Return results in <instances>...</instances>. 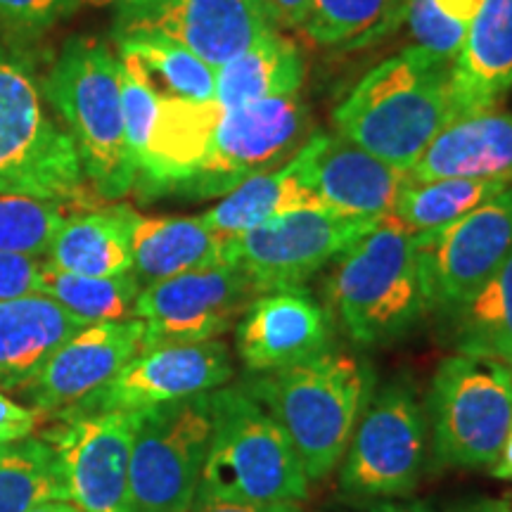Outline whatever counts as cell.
I'll return each mask as SVG.
<instances>
[{
    "label": "cell",
    "mask_w": 512,
    "mask_h": 512,
    "mask_svg": "<svg viewBox=\"0 0 512 512\" xmlns=\"http://www.w3.org/2000/svg\"><path fill=\"white\" fill-rule=\"evenodd\" d=\"M453 62L408 46L363 76L337 105L332 121L339 136L408 174L451 121Z\"/></svg>",
    "instance_id": "cell-1"
},
{
    "label": "cell",
    "mask_w": 512,
    "mask_h": 512,
    "mask_svg": "<svg viewBox=\"0 0 512 512\" xmlns=\"http://www.w3.org/2000/svg\"><path fill=\"white\" fill-rule=\"evenodd\" d=\"M375 375L363 358L339 349L254 377L245 384L290 437L309 482L328 477L373 399Z\"/></svg>",
    "instance_id": "cell-2"
},
{
    "label": "cell",
    "mask_w": 512,
    "mask_h": 512,
    "mask_svg": "<svg viewBox=\"0 0 512 512\" xmlns=\"http://www.w3.org/2000/svg\"><path fill=\"white\" fill-rule=\"evenodd\" d=\"M328 299L332 318L361 347L411 332L432 309L413 230L394 214L380 219L335 259Z\"/></svg>",
    "instance_id": "cell-3"
},
{
    "label": "cell",
    "mask_w": 512,
    "mask_h": 512,
    "mask_svg": "<svg viewBox=\"0 0 512 512\" xmlns=\"http://www.w3.org/2000/svg\"><path fill=\"white\" fill-rule=\"evenodd\" d=\"M43 95L67 124L95 195L119 200L136 188L121 105V62L107 43L91 36L72 38L57 55Z\"/></svg>",
    "instance_id": "cell-4"
},
{
    "label": "cell",
    "mask_w": 512,
    "mask_h": 512,
    "mask_svg": "<svg viewBox=\"0 0 512 512\" xmlns=\"http://www.w3.org/2000/svg\"><path fill=\"white\" fill-rule=\"evenodd\" d=\"M214 432L195 501L299 503L309 479L280 422L245 384L211 392Z\"/></svg>",
    "instance_id": "cell-5"
},
{
    "label": "cell",
    "mask_w": 512,
    "mask_h": 512,
    "mask_svg": "<svg viewBox=\"0 0 512 512\" xmlns=\"http://www.w3.org/2000/svg\"><path fill=\"white\" fill-rule=\"evenodd\" d=\"M0 192L88 204L76 145L43 105V93L19 57L0 48Z\"/></svg>",
    "instance_id": "cell-6"
},
{
    "label": "cell",
    "mask_w": 512,
    "mask_h": 512,
    "mask_svg": "<svg viewBox=\"0 0 512 512\" xmlns=\"http://www.w3.org/2000/svg\"><path fill=\"white\" fill-rule=\"evenodd\" d=\"M425 415L439 465H491L512 422V368L486 356L444 358L432 377Z\"/></svg>",
    "instance_id": "cell-7"
},
{
    "label": "cell",
    "mask_w": 512,
    "mask_h": 512,
    "mask_svg": "<svg viewBox=\"0 0 512 512\" xmlns=\"http://www.w3.org/2000/svg\"><path fill=\"white\" fill-rule=\"evenodd\" d=\"M211 432V392L138 411L128 470L136 512H190Z\"/></svg>",
    "instance_id": "cell-8"
},
{
    "label": "cell",
    "mask_w": 512,
    "mask_h": 512,
    "mask_svg": "<svg viewBox=\"0 0 512 512\" xmlns=\"http://www.w3.org/2000/svg\"><path fill=\"white\" fill-rule=\"evenodd\" d=\"M377 223L323 207L294 209L245 233L223 235V264L240 266L256 294L302 287Z\"/></svg>",
    "instance_id": "cell-9"
},
{
    "label": "cell",
    "mask_w": 512,
    "mask_h": 512,
    "mask_svg": "<svg viewBox=\"0 0 512 512\" xmlns=\"http://www.w3.org/2000/svg\"><path fill=\"white\" fill-rule=\"evenodd\" d=\"M427 415L406 382L377 392L358 420L342 465V491L351 498L408 496L420 482Z\"/></svg>",
    "instance_id": "cell-10"
},
{
    "label": "cell",
    "mask_w": 512,
    "mask_h": 512,
    "mask_svg": "<svg viewBox=\"0 0 512 512\" xmlns=\"http://www.w3.org/2000/svg\"><path fill=\"white\" fill-rule=\"evenodd\" d=\"M309 121L299 93L226 110L183 197H226L247 178L271 171L309 140Z\"/></svg>",
    "instance_id": "cell-11"
},
{
    "label": "cell",
    "mask_w": 512,
    "mask_h": 512,
    "mask_svg": "<svg viewBox=\"0 0 512 512\" xmlns=\"http://www.w3.org/2000/svg\"><path fill=\"white\" fill-rule=\"evenodd\" d=\"M432 309L456 313L512 252V183L439 230L415 233Z\"/></svg>",
    "instance_id": "cell-12"
},
{
    "label": "cell",
    "mask_w": 512,
    "mask_h": 512,
    "mask_svg": "<svg viewBox=\"0 0 512 512\" xmlns=\"http://www.w3.org/2000/svg\"><path fill=\"white\" fill-rule=\"evenodd\" d=\"M275 29L252 0H119L114 38H164L219 69Z\"/></svg>",
    "instance_id": "cell-13"
},
{
    "label": "cell",
    "mask_w": 512,
    "mask_h": 512,
    "mask_svg": "<svg viewBox=\"0 0 512 512\" xmlns=\"http://www.w3.org/2000/svg\"><path fill=\"white\" fill-rule=\"evenodd\" d=\"M46 437L60 465L67 501L83 512H136L131 496V446L138 413L79 411Z\"/></svg>",
    "instance_id": "cell-14"
},
{
    "label": "cell",
    "mask_w": 512,
    "mask_h": 512,
    "mask_svg": "<svg viewBox=\"0 0 512 512\" xmlns=\"http://www.w3.org/2000/svg\"><path fill=\"white\" fill-rule=\"evenodd\" d=\"M254 297L252 280L240 266L219 264L143 287L133 318L145 323L143 349L209 342L226 335Z\"/></svg>",
    "instance_id": "cell-15"
},
{
    "label": "cell",
    "mask_w": 512,
    "mask_h": 512,
    "mask_svg": "<svg viewBox=\"0 0 512 512\" xmlns=\"http://www.w3.org/2000/svg\"><path fill=\"white\" fill-rule=\"evenodd\" d=\"M233 377L230 349L219 339L143 349L110 384L74 411H147L216 392Z\"/></svg>",
    "instance_id": "cell-16"
},
{
    "label": "cell",
    "mask_w": 512,
    "mask_h": 512,
    "mask_svg": "<svg viewBox=\"0 0 512 512\" xmlns=\"http://www.w3.org/2000/svg\"><path fill=\"white\" fill-rule=\"evenodd\" d=\"M143 344L145 323L138 318L86 325L48 358L22 392L38 415L69 413L110 384Z\"/></svg>",
    "instance_id": "cell-17"
},
{
    "label": "cell",
    "mask_w": 512,
    "mask_h": 512,
    "mask_svg": "<svg viewBox=\"0 0 512 512\" xmlns=\"http://www.w3.org/2000/svg\"><path fill=\"white\" fill-rule=\"evenodd\" d=\"M332 318L304 287L256 294L238 320L235 349L249 373L294 366L330 347Z\"/></svg>",
    "instance_id": "cell-18"
},
{
    "label": "cell",
    "mask_w": 512,
    "mask_h": 512,
    "mask_svg": "<svg viewBox=\"0 0 512 512\" xmlns=\"http://www.w3.org/2000/svg\"><path fill=\"white\" fill-rule=\"evenodd\" d=\"M309 183L320 207L354 219L392 214L408 176L344 136L309 138Z\"/></svg>",
    "instance_id": "cell-19"
},
{
    "label": "cell",
    "mask_w": 512,
    "mask_h": 512,
    "mask_svg": "<svg viewBox=\"0 0 512 512\" xmlns=\"http://www.w3.org/2000/svg\"><path fill=\"white\" fill-rule=\"evenodd\" d=\"M223 112L216 100L159 98L155 126L136 169V188L145 197H183L207 157Z\"/></svg>",
    "instance_id": "cell-20"
},
{
    "label": "cell",
    "mask_w": 512,
    "mask_h": 512,
    "mask_svg": "<svg viewBox=\"0 0 512 512\" xmlns=\"http://www.w3.org/2000/svg\"><path fill=\"white\" fill-rule=\"evenodd\" d=\"M406 176L413 183L441 178L512 183V114L489 110L451 121Z\"/></svg>",
    "instance_id": "cell-21"
},
{
    "label": "cell",
    "mask_w": 512,
    "mask_h": 512,
    "mask_svg": "<svg viewBox=\"0 0 512 512\" xmlns=\"http://www.w3.org/2000/svg\"><path fill=\"white\" fill-rule=\"evenodd\" d=\"M512 88V0H484L451 67L458 119L496 110Z\"/></svg>",
    "instance_id": "cell-22"
},
{
    "label": "cell",
    "mask_w": 512,
    "mask_h": 512,
    "mask_svg": "<svg viewBox=\"0 0 512 512\" xmlns=\"http://www.w3.org/2000/svg\"><path fill=\"white\" fill-rule=\"evenodd\" d=\"M86 328L46 294L0 302V387L24 389L57 349Z\"/></svg>",
    "instance_id": "cell-23"
},
{
    "label": "cell",
    "mask_w": 512,
    "mask_h": 512,
    "mask_svg": "<svg viewBox=\"0 0 512 512\" xmlns=\"http://www.w3.org/2000/svg\"><path fill=\"white\" fill-rule=\"evenodd\" d=\"M131 254V273L147 287L223 264V235L204 226L200 216H140L136 211Z\"/></svg>",
    "instance_id": "cell-24"
},
{
    "label": "cell",
    "mask_w": 512,
    "mask_h": 512,
    "mask_svg": "<svg viewBox=\"0 0 512 512\" xmlns=\"http://www.w3.org/2000/svg\"><path fill=\"white\" fill-rule=\"evenodd\" d=\"M306 207H320L309 183V140L280 169L247 178L216 207L200 214V219L214 233L238 235L287 211Z\"/></svg>",
    "instance_id": "cell-25"
},
{
    "label": "cell",
    "mask_w": 512,
    "mask_h": 512,
    "mask_svg": "<svg viewBox=\"0 0 512 512\" xmlns=\"http://www.w3.org/2000/svg\"><path fill=\"white\" fill-rule=\"evenodd\" d=\"M136 211L107 207L69 216L50 242L46 264L60 271L114 278L133 268L131 230Z\"/></svg>",
    "instance_id": "cell-26"
},
{
    "label": "cell",
    "mask_w": 512,
    "mask_h": 512,
    "mask_svg": "<svg viewBox=\"0 0 512 512\" xmlns=\"http://www.w3.org/2000/svg\"><path fill=\"white\" fill-rule=\"evenodd\" d=\"M304 57L278 29L264 36L228 64L216 69V95L223 110H238L252 102L299 93L304 83Z\"/></svg>",
    "instance_id": "cell-27"
},
{
    "label": "cell",
    "mask_w": 512,
    "mask_h": 512,
    "mask_svg": "<svg viewBox=\"0 0 512 512\" xmlns=\"http://www.w3.org/2000/svg\"><path fill=\"white\" fill-rule=\"evenodd\" d=\"M48 501H67L53 446L31 437L0 444V512H31Z\"/></svg>",
    "instance_id": "cell-28"
},
{
    "label": "cell",
    "mask_w": 512,
    "mask_h": 512,
    "mask_svg": "<svg viewBox=\"0 0 512 512\" xmlns=\"http://www.w3.org/2000/svg\"><path fill=\"white\" fill-rule=\"evenodd\" d=\"M456 313L460 354L496 358L512 368V252Z\"/></svg>",
    "instance_id": "cell-29"
},
{
    "label": "cell",
    "mask_w": 512,
    "mask_h": 512,
    "mask_svg": "<svg viewBox=\"0 0 512 512\" xmlns=\"http://www.w3.org/2000/svg\"><path fill=\"white\" fill-rule=\"evenodd\" d=\"M41 294L55 299L86 325L114 323V320L133 318L140 283L133 273L93 278V275L60 271L43 261Z\"/></svg>",
    "instance_id": "cell-30"
},
{
    "label": "cell",
    "mask_w": 512,
    "mask_h": 512,
    "mask_svg": "<svg viewBox=\"0 0 512 512\" xmlns=\"http://www.w3.org/2000/svg\"><path fill=\"white\" fill-rule=\"evenodd\" d=\"M505 185L501 181H467V178H441L403 185L392 214L413 233H427L451 226L463 216L496 197Z\"/></svg>",
    "instance_id": "cell-31"
},
{
    "label": "cell",
    "mask_w": 512,
    "mask_h": 512,
    "mask_svg": "<svg viewBox=\"0 0 512 512\" xmlns=\"http://www.w3.org/2000/svg\"><path fill=\"white\" fill-rule=\"evenodd\" d=\"M119 55L131 57L159 98L214 100L216 69L176 43L164 38H126L119 41Z\"/></svg>",
    "instance_id": "cell-32"
},
{
    "label": "cell",
    "mask_w": 512,
    "mask_h": 512,
    "mask_svg": "<svg viewBox=\"0 0 512 512\" xmlns=\"http://www.w3.org/2000/svg\"><path fill=\"white\" fill-rule=\"evenodd\" d=\"M403 17V0H311L306 34L318 46L366 43Z\"/></svg>",
    "instance_id": "cell-33"
},
{
    "label": "cell",
    "mask_w": 512,
    "mask_h": 512,
    "mask_svg": "<svg viewBox=\"0 0 512 512\" xmlns=\"http://www.w3.org/2000/svg\"><path fill=\"white\" fill-rule=\"evenodd\" d=\"M67 219V204L0 192V252L46 259L50 242Z\"/></svg>",
    "instance_id": "cell-34"
},
{
    "label": "cell",
    "mask_w": 512,
    "mask_h": 512,
    "mask_svg": "<svg viewBox=\"0 0 512 512\" xmlns=\"http://www.w3.org/2000/svg\"><path fill=\"white\" fill-rule=\"evenodd\" d=\"M121 62V105H124V128H126V145L131 152L133 166L138 169V162L143 159L150 140L152 126H155L159 112V93L152 88V83L145 79L140 67L131 57L119 55Z\"/></svg>",
    "instance_id": "cell-35"
},
{
    "label": "cell",
    "mask_w": 512,
    "mask_h": 512,
    "mask_svg": "<svg viewBox=\"0 0 512 512\" xmlns=\"http://www.w3.org/2000/svg\"><path fill=\"white\" fill-rule=\"evenodd\" d=\"M403 17L411 29L415 48L446 62L456 60L463 50L470 24L448 17L434 0H403Z\"/></svg>",
    "instance_id": "cell-36"
},
{
    "label": "cell",
    "mask_w": 512,
    "mask_h": 512,
    "mask_svg": "<svg viewBox=\"0 0 512 512\" xmlns=\"http://www.w3.org/2000/svg\"><path fill=\"white\" fill-rule=\"evenodd\" d=\"M43 259L17 252H0V302L41 294Z\"/></svg>",
    "instance_id": "cell-37"
},
{
    "label": "cell",
    "mask_w": 512,
    "mask_h": 512,
    "mask_svg": "<svg viewBox=\"0 0 512 512\" xmlns=\"http://www.w3.org/2000/svg\"><path fill=\"white\" fill-rule=\"evenodd\" d=\"M64 10H69V0H0V22L36 34L48 29Z\"/></svg>",
    "instance_id": "cell-38"
},
{
    "label": "cell",
    "mask_w": 512,
    "mask_h": 512,
    "mask_svg": "<svg viewBox=\"0 0 512 512\" xmlns=\"http://www.w3.org/2000/svg\"><path fill=\"white\" fill-rule=\"evenodd\" d=\"M38 425V413L34 408L12 401L8 394L0 392V444L27 439Z\"/></svg>",
    "instance_id": "cell-39"
},
{
    "label": "cell",
    "mask_w": 512,
    "mask_h": 512,
    "mask_svg": "<svg viewBox=\"0 0 512 512\" xmlns=\"http://www.w3.org/2000/svg\"><path fill=\"white\" fill-rule=\"evenodd\" d=\"M311 0H264V10L275 29H304Z\"/></svg>",
    "instance_id": "cell-40"
},
{
    "label": "cell",
    "mask_w": 512,
    "mask_h": 512,
    "mask_svg": "<svg viewBox=\"0 0 512 512\" xmlns=\"http://www.w3.org/2000/svg\"><path fill=\"white\" fill-rule=\"evenodd\" d=\"M190 512H302L299 503H238V501H195Z\"/></svg>",
    "instance_id": "cell-41"
},
{
    "label": "cell",
    "mask_w": 512,
    "mask_h": 512,
    "mask_svg": "<svg viewBox=\"0 0 512 512\" xmlns=\"http://www.w3.org/2000/svg\"><path fill=\"white\" fill-rule=\"evenodd\" d=\"M448 17L458 19V22L470 24L475 19L477 10L482 8L484 0H434Z\"/></svg>",
    "instance_id": "cell-42"
},
{
    "label": "cell",
    "mask_w": 512,
    "mask_h": 512,
    "mask_svg": "<svg viewBox=\"0 0 512 512\" xmlns=\"http://www.w3.org/2000/svg\"><path fill=\"white\" fill-rule=\"evenodd\" d=\"M491 477L503 479V482H512V422L508 434H505L501 451H498V458L491 463Z\"/></svg>",
    "instance_id": "cell-43"
},
{
    "label": "cell",
    "mask_w": 512,
    "mask_h": 512,
    "mask_svg": "<svg viewBox=\"0 0 512 512\" xmlns=\"http://www.w3.org/2000/svg\"><path fill=\"white\" fill-rule=\"evenodd\" d=\"M451 512H512L508 501H496V498H482V501H472L458 505Z\"/></svg>",
    "instance_id": "cell-44"
},
{
    "label": "cell",
    "mask_w": 512,
    "mask_h": 512,
    "mask_svg": "<svg viewBox=\"0 0 512 512\" xmlns=\"http://www.w3.org/2000/svg\"><path fill=\"white\" fill-rule=\"evenodd\" d=\"M370 512H434L425 503H380Z\"/></svg>",
    "instance_id": "cell-45"
},
{
    "label": "cell",
    "mask_w": 512,
    "mask_h": 512,
    "mask_svg": "<svg viewBox=\"0 0 512 512\" xmlns=\"http://www.w3.org/2000/svg\"><path fill=\"white\" fill-rule=\"evenodd\" d=\"M31 512H83V510L76 508V505L69 501H48L38 505V508H34Z\"/></svg>",
    "instance_id": "cell-46"
},
{
    "label": "cell",
    "mask_w": 512,
    "mask_h": 512,
    "mask_svg": "<svg viewBox=\"0 0 512 512\" xmlns=\"http://www.w3.org/2000/svg\"><path fill=\"white\" fill-rule=\"evenodd\" d=\"M119 0H69V10L76 5H91V8H105V5H117Z\"/></svg>",
    "instance_id": "cell-47"
},
{
    "label": "cell",
    "mask_w": 512,
    "mask_h": 512,
    "mask_svg": "<svg viewBox=\"0 0 512 512\" xmlns=\"http://www.w3.org/2000/svg\"><path fill=\"white\" fill-rule=\"evenodd\" d=\"M252 3H256V5H261V8H264V0H252Z\"/></svg>",
    "instance_id": "cell-48"
},
{
    "label": "cell",
    "mask_w": 512,
    "mask_h": 512,
    "mask_svg": "<svg viewBox=\"0 0 512 512\" xmlns=\"http://www.w3.org/2000/svg\"><path fill=\"white\" fill-rule=\"evenodd\" d=\"M508 505H510V508H512V496H510V503H508Z\"/></svg>",
    "instance_id": "cell-49"
}]
</instances>
